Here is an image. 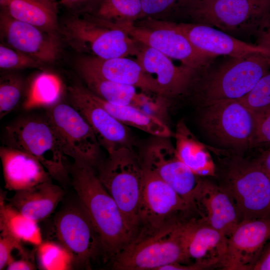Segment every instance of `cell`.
Returning a JSON list of instances; mask_svg holds the SVG:
<instances>
[{"instance_id":"cell-1","label":"cell","mask_w":270,"mask_h":270,"mask_svg":"<svg viewBox=\"0 0 270 270\" xmlns=\"http://www.w3.org/2000/svg\"><path fill=\"white\" fill-rule=\"evenodd\" d=\"M70 175L78 201L98 235L104 260L110 261L130 243L134 234L96 169L74 162Z\"/></svg>"},{"instance_id":"cell-2","label":"cell","mask_w":270,"mask_h":270,"mask_svg":"<svg viewBox=\"0 0 270 270\" xmlns=\"http://www.w3.org/2000/svg\"><path fill=\"white\" fill-rule=\"evenodd\" d=\"M60 35L82 55L110 58L136 56L138 51L126 28L86 12L70 13L60 24Z\"/></svg>"},{"instance_id":"cell-3","label":"cell","mask_w":270,"mask_h":270,"mask_svg":"<svg viewBox=\"0 0 270 270\" xmlns=\"http://www.w3.org/2000/svg\"><path fill=\"white\" fill-rule=\"evenodd\" d=\"M4 146L29 154L45 168L52 179L67 182L70 166L60 138L46 114L21 117L5 128Z\"/></svg>"},{"instance_id":"cell-4","label":"cell","mask_w":270,"mask_h":270,"mask_svg":"<svg viewBox=\"0 0 270 270\" xmlns=\"http://www.w3.org/2000/svg\"><path fill=\"white\" fill-rule=\"evenodd\" d=\"M270 69V54L230 57L208 72L202 68L204 76L201 78L198 74L192 88L197 86V94L204 106L219 101L240 100L249 93Z\"/></svg>"},{"instance_id":"cell-5","label":"cell","mask_w":270,"mask_h":270,"mask_svg":"<svg viewBox=\"0 0 270 270\" xmlns=\"http://www.w3.org/2000/svg\"><path fill=\"white\" fill-rule=\"evenodd\" d=\"M186 222L152 232H138L110 261L111 268L116 270H159L170 264L189 262L184 234Z\"/></svg>"},{"instance_id":"cell-6","label":"cell","mask_w":270,"mask_h":270,"mask_svg":"<svg viewBox=\"0 0 270 270\" xmlns=\"http://www.w3.org/2000/svg\"><path fill=\"white\" fill-rule=\"evenodd\" d=\"M96 170L100 181L116 202L134 236L144 174L140 154L134 148H120L108 153Z\"/></svg>"},{"instance_id":"cell-7","label":"cell","mask_w":270,"mask_h":270,"mask_svg":"<svg viewBox=\"0 0 270 270\" xmlns=\"http://www.w3.org/2000/svg\"><path fill=\"white\" fill-rule=\"evenodd\" d=\"M270 12V0H200L190 20L234 37L256 36Z\"/></svg>"},{"instance_id":"cell-8","label":"cell","mask_w":270,"mask_h":270,"mask_svg":"<svg viewBox=\"0 0 270 270\" xmlns=\"http://www.w3.org/2000/svg\"><path fill=\"white\" fill-rule=\"evenodd\" d=\"M219 185L232 198L241 221L270 218V177L254 160L234 158Z\"/></svg>"},{"instance_id":"cell-9","label":"cell","mask_w":270,"mask_h":270,"mask_svg":"<svg viewBox=\"0 0 270 270\" xmlns=\"http://www.w3.org/2000/svg\"><path fill=\"white\" fill-rule=\"evenodd\" d=\"M194 212L193 208L172 187L144 167L136 234L184 222L192 218Z\"/></svg>"},{"instance_id":"cell-10","label":"cell","mask_w":270,"mask_h":270,"mask_svg":"<svg viewBox=\"0 0 270 270\" xmlns=\"http://www.w3.org/2000/svg\"><path fill=\"white\" fill-rule=\"evenodd\" d=\"M127 30L136 41L194 69L208 66L218 57L196 48L176 22L145 18L137 20Z\"/></svg>"},{"instance_id":"cell-11","label":"cell","mask_w":270,"mask_h":270,"mask_svg":"<svg viewBox=\"0 0 270 270\" xmlns=\"http://www.w3.org/2000/svg\"><path fill=\"white\" fill-rule=\"evenodd\" d=\"M200 122L220 144L236 149L254 146L256 113L239 100H222L205 105Z\"/></svg>"},{"instance_id":"cell-12","label":"cell","mask_w":270,"mask_h":270,"mask_svg":"<svg viewBox=\"0 0 270 270\" xmlns=\"http://www.w3.org/2000/svg\"><path fill=\"white\" fill-rule=\"evenodd\" d=\"M45 110L60 138L65 154L74 162L96 170L102 161V147L80 112L62 100Z\"/></svg>"},{"instance_id":"cell-13","label":"cell","mask_w":270,"mask_h":270,"mask_svg":"<svg viewBox=\"0 0 270 270\" xmlns=\"http://www.w3.org/2000/svg\"><path fill=\"white\" fill-rule=\"evenodd\" d=\"M54 220L58 242L71 254L74 266L90 269L98 255H102V250L98 235L80 202L60 210Z\"/></svg>"},{"instance_id":"cell-14","label":"cell","mask_w":270,"mask_h":270,"mask_svg":"<svg viewBox=\"0 0 270 270\" xmlns=\"http://www.w3.org/2000/svg\"><path fill=\"white\" fill-rule=\"evenodd\" d=\"M169 138L153 136L140 156L146 168L168 184L194 208V198L200 178L180 160Z\"/></svg>"},{"instance_id":"cell-15","label":"cell","mask_w":270,"mask_h":270,"mask_svg":"<svg viewBox=\"0 0 270 270\" xmlns=\"http://www.w3.org/2000/svg\"><path fill=\"white\" fill-rule=\"evenodd\" d=\"M66 92L68 102L83 116L108 154L123 147L134 148V139L128 126L100 105L85 86L74 84L68 88Z\"/></svg>"},{"instance_id":"cell-16","label":"cell","mask_w":270,"mask_h":270,"mask_svg":"<svg viewBox=\"0 0 270 270\" xmlns=\"http://www.w3.org/2000/svg\"><path fill=\"white\" fill-rule=\"evenodd\" d=\"M1 42L40 61L54 62L60 54V36L0 12Z\"/></svg>"},{"instance_id":"cell-17","label":"cell","mask_w":270,"mask_h":270,"mask_svg":"<svg viewBox=\"0 0 270 270\" xmlns=\"http://www.w3.org/2000/svg\"><path fill=\"white\" fill-rule=\"evenodd\" d=\"M270 240V218L242 220L228 238L220 267L226 270H251Z\"/></svg>"},{"instance_id":"cell-18","label":"cell","mask_w":270,"mask_h":270,"mask_svg":"<svg viewBox=\"0 0 270 270\" xmlns=\"http://www.w3.org/2000/svg\"><path fill=\"white\" fill-rule=\"evenodd\" d=\"M138 42V51L136 60L146 72L155 78L162 97L168 100L190 92L198 70L176 66L164 54Z\"/></svg>"},{"instance_id":"cell-19","label":"cell","mask_w":270,"mask_h":270,"mask_svg":"<svg viewBox=\"0 0 270 270\" xmlns=\"http://www.w3.org/2000/svg\"><path fill=\"white\" fill-rule=\"evenodd\" d=\"M76 66L78 72L131 85L145 92L162 96L155 78L146 72L136 60L128 57L102 58L82 55L76 60Z\"/></svg>"},{"instance_id":"cell-20","label":"cell","mask_w":270,"mask_h":270,"mask_svg":"<svg viewBox=\"0 0 270 270\" xmlns=\"http://www.w3.org/2000/svg\"><path fill=\"white\" fill-rule=\"evenodd\" d=\"M194 206L200 220L218 230L228 238L241 222L236 203L220 185L200 178Z\"/></svg>"},{"instance_id":"cell-21","label":"cell","mask_w":270,"mask_h":270,"mask_svg":"<svg viewBox=\"0 0 270 270\" xmlns=\"http://www.w3.org/2000/svg\"><path fill=\"white\" fill-rule=\"evenodd\" d=\"M176 26L199 50L216 56L242 58L270 50L241 40L214 27L200 23L176 22Z\"/></svg>"},{"instance_id":"cell-22","label":"cell","mask_w":270,"mask_h":270,"mask_svg":"<svg viewBox=\"0 0 270 270\" xmlns=\"http://www.w3.org/2000/svg\"><path fill=\"white\" fill-rule=\"evenodd\" d=\"M184 234L189 260L205 269L220 266L227 248L226 236L194 217L185 222Z\"/></svg>"},{"instance_id":"cell-23","label":"cell","mask_w":270,"mask_h":270,"mask_svg":"<svg viewBox=\"0 0 270 270\" xmlns=\"http://www.w3.org/2000/svg\"><path fill=\"white\" fill-rule=\"evenodd\" d=\"M78 74L91 92L113 104L133 106L157 116L163 112L167 103L166 98L145 92L136 86L104 80L86 73Z\"/></svg>"},{"instance_id":"cell-24","label":"cell","mask_w":270,"mask_h":270,"mask_svg":"<svg viewBox=\"0 0 270 270\" xmlns=\"http://www.w3.org/2000/svg\"><path fill=\"white\" fill-rule=\"evenodd\" d=\"M0 158L4 187L9 190H27L52 178L36 158L24 152L3 146Z\"/></svg>"},{"instance_id":"cell-25","label":"cell","mask_w":270,"mask_h":270,"mask_svg":"<svg viewBox=\"0 0 270 270\" xmlns=\"http://www.w3.org/2000/svg\"><path fill=\"white\" fill-rule=\"evenodd\" d=\"M50 178L32 188L17 191L8 204L24 216L38 222L48 218L62 200L64 192Z\"/></svg>"},{"instance_id":"cell-26","label":"cell","mask_w":270,"mask_h":270,"mask_svg":"<svg viewBox=\"0 0 270 270\" xmlns=\"http://www.w3.org/2000/svg\"><path fill=\"white\" fill-rule=\"evenodd\" d=\"M0 10L12 18L60 35L58 10L40 0H0Z\"/></svg>"},{"instance_id":"cell-27","label":"cell","mask_w":270,"mask_h":270,"mask_svg":"<svg viewBox=\"0 0 270 270\" xmlns=\"http://www.w3.org/2000/svg\"><path fill=\"white\" fill-rule=\"evenodd\" d=\"M91 94L100 105L124 125L136 128L152 136L170 137L171 136L168 126L157 116L133 106L113 104L92 92Z\"/></svg>"},{"instance_id":"cell-28","label":"cell","mask_w":270,"mask_h":270,"mask_svg":"<svg viewBox=\"0 0 270 270\" xmlns=\"http://www.w3.org/2000/svg\"><path fill=\"white\" fill-rule=\"evenodd\" d=\"M176 149L180 160L198 176L214 172L213 164L204 145L194 136L184 122H180L175 134Z\"/></svg>"},{"instance_id":"cell-29","label":"cell","mask_w":270,"mask_h":270,"mask_svg":"<svg viewBox=\"0 0 270 270\" xmlns=\"http://www.w3.org/2000/svg\"><path fill=\"white\" fill-rule=\"evenodd\" d=\"M0 196V234L10 236L17 240L35 246L43 241L38 222L24 216Z\"/></svg>"},{"instance_id":"cell-30","label":"cell","mask_w":270,"mask_h":270,"mask_svg":"<svg viewBox=\"0 0 270 270\" xmlns=\"http://www.w3.org/2000/svg\"><path fill=\"white\" fill-rule=\"evenodd\" d=\"M141 0H94L84 12L127 28L139 18Z\"/></svg>"},{"instance_id":"cell-31","label":"cell","mask_w":270,"mask_h":270,"mask_svg":"<svg viewBox=\"0 0 270 270\" xmlns=\"http://www.w3.org/2000/svg\"><path fill=\"white\" fill-rule=\"evenodd\" d=\"M62 86L58 78L42 72L32 80L22 106L25 110H46L62 101Z\"/></svg>"},{"instance_id":"cell-32","label":"cell","mask_w":270,"mask_h":270,"mask_svg":"<svg viewBox=\"0 0 270 270\" xmlns=\"http://www.w3.org/2000/svg\"><path fill=\"white\" fill-rule=\"evenodd\" d=\"M199 0H141L142 11L138 20L151 18L173 22L180 20H190L191 13Z\"/></svg>"},{"instance_id":"cell-33","label":"cell","mask_w":270,"mask_h":270,"mask_svg":"<svg viewBox=\"0 0 270 270\" xmlns=\"http://www.w3.org/2000/svg\"><path fill=\"white\" fill-rule=\"evenodd\" d=\"M26 90L24 78L14 72H5L0 78V118L15 110L22 102Z\"/></svg>"},{"instance_id":"cell-34","label":"cell","mask_w":270,"mask_h":270,"mask_svg":"<svg viewBox=\"0 0 270 270\" xmlns=\"http://www.w3.org/2000/svg\"><path fill=\"white\" fill-rule=\"evenodd\" d=\"M36 252L38 266L42 270H70L74 266L72 255L59 242H42L37 246Z\"/></svg>"},{"instance_id":"cell-35","label":"cell","mask_w":270,"mask_h":270,"mask_svg":"<svg viewBox=\"0 0 270 270\" xmlns=\"http://www.w3.org/2000/svg\"><path fill=\"white\" fill-rule=\"evenodd\" d=\"M46 65L22 52L0 44V68L4 70L42 68Z\"/></svg>"},{"instance_id":"cell-36","label":"cell","mask_w":270,"mask_h":270,"mask_svg":"<svg viewBox=\"0 0 270 270\" xmlns=\"http://www.w3.org/2000/svg\"><path fill=\"white\" fill-rule=\"evenodd\" d=\"M254 112L270 105V69L243 98L239 100Z\"/></svg>"},{"instance_id":"cell-37","label":"cell","mask_w":270,"mask_h":270,"mask_svg":"<svg viewBox=\"0 0 270 270\" xmlns=\"http://www.w3.org/2000/svg\"><path fill=\"white\" fill-rule=\"evenodd\" d=\"M254 112L256 124L254 146L270 144V105Z\"/></svg>"},{"instance_id":"cell-38","label":"cell","mask_w":270,"mask_h":270,"mask_svg":"<svg viewBox=\"0 0 270 270\" xmlns=\"http://www.w3.org/2000/svg\"><path fill=\"white\" fill-rule=\"evenodd\" d=\"M22 242L14 238L0 234V270L6 268L11 260L12 254L16 249Z\"/></svg>"},{"instance_id":"cell-39","label":"cell","mask_w":270,"mask_h":270,"mask_svg":"<svg viewBox=\"0 0 270 270\" xmlns=\"http://www.w3.org/2000/svg\"><path fill=\"white\" fill-rule=\"evenodd\" d=\"M255 36L256 45L270 50V12L264 20Z\"/></svg>"},{"instance_id":"cell-40","label":"cell","mask_w":270,"mask_h":270,"mask_svg":"<svg viewBox=\"0 0 270 270\" xmlns=\"http://www.w3.org/2000/svg\"><path fill=\"white\" fill-rule=\"evenodd\" d=\"M94 0H60L59 3L70 13L85 12Z\"/></svg>"},{"instance_id":"cell-41","label":"cell","mask_w":270,"mask_h":270,"mask_svg":"<svg viewBox=\"0 0 270 270\" xmlns=\"http://www.w3.org/2000/svg\"><path fill=\"white\" fill-rule=\"evenodd\" d=\"M251 270H270V240L264 246Z\"/></svg>"},{"instance_id":"cell-42","label":"cell","mask_w":270,"mask_h":270,"mask_svg":"<svg viewBox=\"0 0 270 270\" xmlns=\"http://www.w3.org/2000/svg\"><path fill=\"white\" fill-rule=\"evenodd\" d=\"M33 258H22L10 262L6 266L8 270H32L36 269Z\"/></svg>"},{"instance_id":"cell-43","label":"cell","mask_w":270,"mask_h":270,"mask_svg":"<svg viewBox=\"0 0 270 270\" xmlns=\"http://www.w3.org/2000/svg\"><path fill=\"white\" fill-rule=\"evenodd\" d=\"M204 269L205 268L203 266L195 262L190 264L175 262L164 266L159 270H200Z\"/></svg>"},{"instance_id":"cell-44","label":"cell","mask_w":270,"mask_h":270,"mask_svg":"<svg viewBox=\"0 0 270 270\" xmlns=\"http://www.w3.org/2000/svg\"><path fill=\"white\" fill-rule=\"evenodd\" d=\"M254 162L270 177V150L263 152Z\"/></svg>"},{"instance_id":"cell-45","label":"cell","mask_w":270,"mask_h":270,"mask_svg":"<svg viewBox=\"0 0 270 270\" xmlns=\"http://www.w3.org/2000/svg\"><path fill=\"white\" fill-rule=\"evenodd\" d=\"M49 6L58 10V3L56 0H40Z\"/></svg>"}]
</instances>
